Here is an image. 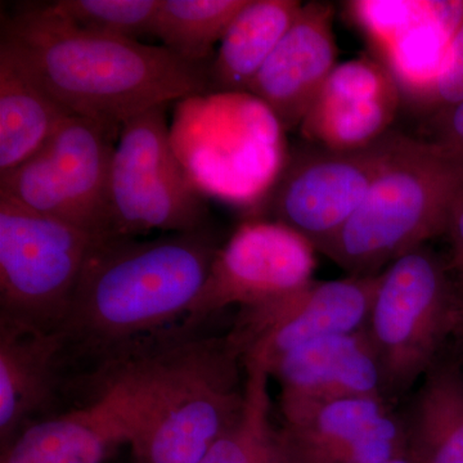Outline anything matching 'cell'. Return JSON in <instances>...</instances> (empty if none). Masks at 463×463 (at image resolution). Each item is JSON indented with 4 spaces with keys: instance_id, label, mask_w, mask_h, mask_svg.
Wrapping results in <instances>:
<instances>
[{
    "instance_id": "7",
    "label": "cell",
    "mask_w": 463,
    "mask_h": 463,
    "mask_svg": "<svg viewBox=\"0 0 463 463\" xmlns=\"http://www.w3.org/2000/svg\"><path fill=\"white\" fill-rule=\"evenodd\" d=\"M96 240L0 196V321L60 335Z\"/></svg>"
},
{
    "instance_id": "6",
    "label": "cell",
    "mask_w": 463,
    "mask_h": 463,
    "mask_svg": "<svg viewBox=\"0 0 463 463\" xmlns=\"http://www.w3.org/2000/svg\"><path fill=\"white\" fill-rule=\"evenodd\" d=\"M167 345L137 344L103 364L88 403L44 416L0 449V463H106L130 446L154 405Z\"/></svg>"
},
{
    "instance_id": "4",
    "label": "cell",
    "mask_w": 463,
    "mask_h": 463,
    "mask_svg": "<svg viewBox=\"0 0 463 463\" xmlns=\"http://www.w3.org/2000/svg\"><path fill=\"white\" fill-rule=\"evenodd\" d=\"M227 336L170 343L133 463H201L245 404L246 373Z\"/></svg>"
},
{
    "instance_id": "19",
    "label": "cell",
    "mask_w": 463,
    "mask_h": 463,
    "mask_svg": "<svg viewBox=\"0 0 463 463\" xmlns=\"http://www.w3.org/2000/svg\"><path fill=\"white\" fill-rule=\"evenodd\" d=\"M398 411L414 462L463 463V364L453 345Z\"/></svg>"
},
{
    "instance_id": "14",
    "label": "cell",
    "mask_w": 463,
    "mask_h": 463,
    "mask_svg": "<svg viewBox=\"0 0 463 463\" xmlns=\"http://www.w3.org/2000/svg\"><path fill=\"white\" fill-rule=\"evenodd\" d=\"M402 99L394 76L380 60L354 58L332 70L298 129L319 147L358 151L388 136Z\"/></svg>"
},
{
    "instance_id": "2",
    "label": "cell",
    "mask_w": 463,
    "mask_h": 463,
    "mask_svg": "<svg viewBox=\"0 0 463 463\" xmlns=\"http://www.w3.org/2000/svg\"><path fill=\"white\" fill-rule=\"evenodd\" d=\"M218 250L207 228L154 240L94 241L60 334L66 364L81 355L108 362L139 336L187 318Z\"/></svg>"
},
{
    "instance_id": "17",
    "label": "cell",
    "mask_w": 463,
    "mask_h": 463,
    "mask_svg": "<svg viewBox=\"0 0 463 463\" xmlns=\"http://www.w3.org/2000/svg\"><path fill=\"white\" fill-rule=\"evenodd\" d=\"M336 60L334 7L330 3H307L248 93L267 106L285 132L297 129Z\"/></svg>"
},
{
    "instance_id": "20",
    "label": "cell",
    "mask_w": 463,
    "mask_h": 463,
    "mask_svg": "<svg viewBox=\"0 0 463 463\" xmlns=\"http://www.w3.org/2000/svg\"><path fill=\"white\" fill-rule=\"evenodd\" d=\"M70 115L0 44V174L38 154Z\"/></svg>"
},
{
    "instance_id": "22",
    "label": "cell",
    "mask_w": 463,
    "mask_h": 463,
    "mask_svg": "<svg viewBox=\"0 0 463 463\" xmlns=\"http://www.w3.org/2000/svg\"><path fill=\"white\" fill-rule=\"evenodd\" d=\"M245 367V404L237 421L215 441L201 463H295L282 429L270 420L269 374Z\"/></svg>"
},
{
    "instance_id": "10",
    "label": "cell",
    "mask_w": 463,
    "mask_h": 463,
    "mask_svg": "<svg viewBox=\"0 0 463 463\" xmlns=\"http://www.w3.org/2000/svg\"><path fill=\"white\" fill-rule=\"evenodd\" d=\"M404 139L390 132L358 151H334L307 142L288 155L269 192L273 221L298 232L321 252L358 212Z\"/></svg>"
},
{
    "instance_id": "5",
    "label": "cell",
    "mask_w": 463,
    "mask_h": 463,
    "mask_svg": "<svg viewBox=\"0 0 463 463\" xmlns=\"http://www.w3.org/2000/svg\"><path fill=\"white\" fill-rule=\"evenodd\" d=\"M462 327V289L453 286L440 259L426 246L379 274L364 331L390 403L398 405L411 394Z\"/></svg>"
},
{
    "instance_id": "30",
    "label": "cell",
    "mask_w": 463,
    "mask_h": 463,
    "mask_svg": "<svg viewBox=\"0 0 463 463\" xmlns=\"http://www.w3.org/2000/svg\"><path fill=\"white\" fill-rule=\"evenodd\" d=\"M457 269H458V272L461 273L462 281H463V263L456 264ZM462 292H463V286H462Z\"/></svg>"
},
{
    "instance_id": "26",
    "label": "cell",
    "mask_w": 463,
    "mask_h": 463,
    "mask_svg": "<svg viewBox=\"0 0 463 463\" xmlns=\"http://www.w3.org/2000/svg\"><path fill=\"white\" fill-rule=\"evenodd\" d=\"M435 142L463 158V100L441 112Z\"/></svg>"
},
{
    "instance_id": "24",
    "label": "cell",
    "mask_w": 463,
    "mask_h": 463,
    "mask_svg": "<svg viewBox=\"0 0 463 463\" xmlns=\"http://www.w3.org/2000/svg\"><path fill=\"white\" fill-rule=\"evenodd\" d=\"M161 0H58L56 14L90 32L139 42L154 36Z\"/></svg>"
},
{
    "instance_id": "8",
    "label": "cell",
    "mask_w": 463,
    "mask_h": 463,
    "mask_svg": "<svg viewBox=\"0 0 463 463\" xmlns=\"http://www.w3.org/2000/svg\"><path fill=\"white\" fill-rule=\"evenodd\" d=\"M165 108L148 109L120 128L109 172L108 237L207 228L209 210L176 156Z\"/></svg>"
},
{
    "instance_id": "23",
    "label": "cell",
    "mask_w": 463,
    "mask_h": 463,
    "mask_svg": "<svg viewBox=\"0 0 463 463\" xmlns=\"http://www.w3.org/2000/svg\"><path fill=\"white\" fill-rule=\"evenodd\" d=\"M248 0H161L154 36L182 60L210 65L215 45Z\"/></svg>"
},
{
    "instance_id": "16",
    "label": "cell",
    "mask_w": 463,
    "mask_h": 463,
    "mask_svg": "<svg viewBox=\"0 0 463 463\" xmlns=\"http://www.w3.org/2000/svg\"><path fill=\"white\" fill-rule=\"evenodd\" d=\"M281 429L295 463H383L407 455L398 405L383 398L332 402Z\"/></svg>"
},
{
    "instance_id": "12",
    "label": "cell",
    "mask_w": 463,
    "mask_h": 463,
    "mask_svg": "<svg viewBox=\"0 0 463 463\" xmlns=\"http://www.w3.org/2000/svg\"><path fill=\"white\" fill-rule=\"evenodd\" d=\"M317 249L288 225L251 219L216 251L188 322L231 306H258L313 281Z\"/></svg>"
},
{
    "instance_id": "18",
    "label": "cell",
    "mask_w": 463,
    "mask_h": 463,
    "mask_svg": "<svg viewBox=\"0 0 463 463\" xmlns=\"http://www.w3.org/2000/svg\"><path fill=\"white\" fill-rule=\"evenodd\" d=\"M65 364L61 335L0 321V449L42 419Z\"/></svg>"
},
{
    "instance_id": "13",
    "label": "cell",
    "mask_w": 463,
    "mask_h": 463,
    "mask_svg": "<svg viewBox=\"0 0 463 463\" xmlns=\"http://www.w3.org/2000/svg\"><path fill=\"white\" fill-rule=\"evenodd\" d=\"M347 8L403 99L422 109L463 23V2L358 0Z\"/></svg>"
},
{
    "instance_id": "11",
    "label": "cell",
    "mask_w": 463,
    "mask_h": 463,
    "mask_svg": "<svg viewBox=\"0 0 463 463\" xmlns=\"http://www.w3.org/2000/svg\"><path fill=\"white\" fill-rule=\"evenodd\" d=\"M377 282L379 274L313 279L283 297L240 307L228 340L243 364L269 374L279 359L310 341L364 330Z\"/></svg>"
},
{
    "instance_id": "21",
    "label": "cell",
    "mask_w": 463,
    "mask_h": 463,
    "mask_svg": "<svg viewBox=\"0 0 463 463\" xmlns=\"http://www.w3.org/2000/svg\"><path fill=\"white\" fill-rule=\"evenodd\" d=\"M298 0H248L219 43L209 65V88L248 93L255 76L297 20Z\"/></svg>"
},
{
    "instance_id": "9",
    "label": "cell",
    "mask_w": 463,
    "mask_h": 463,
    "mask_svg": "<svg viewBox=\"0 0 463 463\" xmlns=\"http://www.w3.org/2000/svg\"><path fill=\"white\" fill-rule=\"evenodd\" d=\"M115 134L106 125L70 115L38 154L0 174V196L94 239L108 237Z\"/></svg>"
},
{
    "instance_id": "28",
    "label": "cell",
    "mask_w": 463,
    "mask_h": 463,
    "mask_svg": "<svg viewBox=\"0 0 463 463\" xmlns=\"http://www.w3.org/2000/svg\"><path fill=\"white\" fill-rule=\"evenodd\" d=\"M453 349L456 350L457 355L459 356L463 364V327L458 332V335H457L455 343H453Z\"/></svg>"
},
{
    "instance_id": "27",
    "label": "cell",
    "mask_w": 463,
    "mask_h": 463,
    "mask_svg": "<svg viewBox=\"0 0 463 463\" xmlns=\"http://www.w3.org/2000/svg\"><path fill=\"white\" fill-rule=\"evenodd\" d=\"M447 233H449L455 246V264L463 263V197L450 215Z\"/></svg>"
},
{
    "instance_id": "3",
    "label": "cell",
    "mask_w": 463,
    "mask_h": 463,
    "mask_svg": "<svg viewBox=\"0 0 463 463\" xmlns=\"http://www.w3.org/2000/svg\"><path fill=\"white\" fill-rule=\"evenodd\" d=\"M463 197V158L437 142L405 137L354 216L321 250L350 276H377L446 233Z\"/></svg>"
},
{
    "instance_id": "29",
    "label": "cell",
    "mask_w": 463,
    "mask_h": 463,
    "mask_svg": "<svg viewBox=\"0 0 463 463\" xmlns=\"http://www.w3.org/2000/svg\"><path fill=\"white\" fill-rule=\"evenodd\" d=\"M383 463H416L411 458L410 456L405 455L402 457H397V458L389 459V461H385Z\"/></svg>"
},
{
    "instance_id": "15",
    "label": "cell",
    "mask_w": 463,
    "mask_h": 463,
    "mask_svg": "<svg viewBox=\"0 0 463 463\" xmlns=\"http://www.w3.org/2000/svg\"><path fill=\"white\" fill-rule=\"evenodd\" d=\"M269 376L279 383L286 425L332 402L386 399L379 361L364 328L292 350L274 364Z\"/></svg>"
},
{
    "instance_id": "25",
    "label": "cell",
    "mask_w": 463,
    "mask_h": 463,
    "mask_svg": "<svg viewBox=\"0 0 463 463\" xmlns=\"http://www.w3.org/2000/svg\"><path fill=\"white\" fill-rule=\"evenodd\" d=\"M463 100V23L450 43L443 71L422 109L446 111Z\"/></svg>"
},
{
    "instance_id": "1",
    "label": "cell",
    "mask_w": 463,
    "mask_h": 463,
    "mask_svg": "<svg viewBox=\"0 0 463 463\" xmlns=\"http://www.w3.org/2000/svg\"><path fill=\"white\" fill-rule=\"evenodd\" d=\"M66 111L120 132L130 118L209 88L196 65L145 43L90 32L50 5L7 18L2 43Z\"/></svg>"
}]
</instances>
